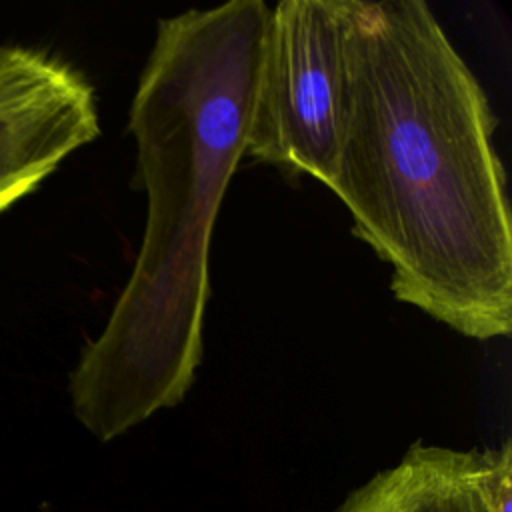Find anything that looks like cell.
<instances>
[{
    "label": "cell",
    "instance_id": "7a4b0ae2",
    "mask_svg": "<svg viewBox=\"0 0 512 512\" xmlns=\"http://www.w3.org/2000/svg\"><path fill=\"white\" fill-rule=\"evenodd\" d=\"M270 6L232 0L162 18L130 106L148 214L142 248L70 374L80 424L108 442L180 404L202 360L210 240L246 154Z\"/></svg>",
    "mask_w": 512,
    "mask_h": 512
},
{
    "label": "cell",
    "instance_id": "3957f363",
    "mask_svg": "<svg viewBox=\"0 0 512 512\" xmlns=\"http://www.w3.org/2000/svg\"><path fill=\"white\" fill-rule=\"evenodd\" d=\"M346 92L344 0L270 8L246 154L334 182Z\"/></svg>",
    "mask_w": 512,
    "mask_h": 512
},
{
    "label": "cell",
    "instance_id": "5b68a950",
    "mask_svg": "<svg viewBox=\"0 0 512 512\" xmlns=\"http://www.w3.org/2000/svg\"><path fill=\"white\" fill-rule=\"evenodd\" d=\"M492 450L412 444L398 464L348 494L336 512H492Z\"/></svg>",
    "mask_w": 512,
    "mask_h": 512
},
{
    "label": "cell",
    "instance_id": "6da1fadb",
    "mask_svg": "<svg viewBox=\"0 0 512 512\" xmlns=\"http://www.w3.org/2000/svg\"><path fill=\"white\" fill-rule=\"evenodd\" d=\"M330 190L396 300L490 340L512 330V222L486 94L422 0H344Z\"/></svg>",
    "mask_w": 512,
    "mask_h": 512
},
{
    "label": "cell",
    "instance_id": "277c9868",
    "mask_svg": "<svg viewBox=\"0 0 512 512\" xmlns=\"http://www.w3.org/2000/svg\"><path fill=\"white\" fill-rule=\"evenodd\" d=\"M98 134L94 88L72 64L0 44V214Z\"/></svg>",
    "mask_w": 512,
    "mask_h": 512
}]
</instances>
